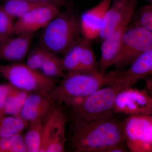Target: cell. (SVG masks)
I'll list each match as a JSON object with an SVG mask.
<instances>
[{
	"instance_id": "6da1fadb",
	"label": "cell",
	"mask_w": 152,
	"mask_h": 152,
	"mask_svg": "<svg viewBox=\"0 0 152 152\" xmlns=\"http://www.w3.org/2000/svg\"><path fill=\"white\" fill-rule=\"evenodd\" d=\"M113 111L94 119L73 123L71 141L75 152H126L122 121Z\"/></svg>"
},
{
	"instance_id": "7a4b0ae2",
	"label": "cell",
	"mask_w": 152,
	"mask_h": 152,
	"mask_svg": "<svg viewBox=\"0 0 152 152\" xmlns=\"http://www.w3.org/2000/svg\"><path fill=\"white\" fill-rule=\"evenodd\" d=\"M82 38L79 18L72 5L69 6L43 29L40 45L64 56Z\"/></svg>"
},
{
	"instance_id": "3957f363",
	"label": "cell",
	"mask_w": 152,
	"mask_h": 152,
	"mask_svg": "<svg viewBox=\"0 0 152 152\" xmlns=\"http://www.w3.org/2000/svg\"><path fill=\"white\" fill-rule=\"evenodd\" d=\"M104 74L67 73L48 94L54 102L72 107L104 86Z\"/></svg>"
},
{
	"instance_id": "277c9868",
	"label": "cell",
	"mask_w": 152,
	"mask_h": 152,
	"mask_svg": "<svg viewBox=\"0 0 152 152\" xmlns=\"http://www.w3.org/2000/svg\"><path fill=\"white\" fill-rule=\"evenodd\" d=\"M0 74L13 86L28 93L48 94L57 84L56 79L22 63H0Z\"/></svg>"
},
{
	"instance_id": "5b68a950",
	"label": "cell",
	"mask_w": 152,
	"mask_h": 152,
	"mask_svg": "<svg viewBox=\"0 0 152 152\" xmlns=\"http://www.w3.org/2000/svg\"><path fill=\"white\" fill-rule=\"evenodd\" d=\"M122 89L118 86L107 85L100 88L72 106L73 122L88 121L113 110L116 95Z\"/></svg>"
},
{
	"instance_id": "8992f818",
	"label": "cell",
	"mask_w": 152,
	"mask_h": 152,
	"mask_svg": "<svg viewBox=\"0 0 152 152\" xmlns=\"http://www.w3.org/2000/svg\"><path fill=\"white\" fill-rule=\"evenodd\" d=\"M151 50L152 32L130 23L124 34L119 53L112 66L123 69Z\"/></svg>"
},
{
	"instance_id": "52a82bcc",
	"label": "cell",
	"mask_w": 152,
	"mask_h": 152,
	"mask_svg": "<svg viewBox=\"0 0 152 152\" xmlns=\"http://www.w3.org/2000/svg\"><path fill=\"white\" fill-rule=\"evenodd\" d=\"M122 134L131 152H152V115L129 116L122 121Z\"/></svg>"
},
{
	"instance_id": "ba28073f",
	"label": "cell",
	"mask_w": 152,
	"mask_h": 152,
	"mask_svg": "<svg viewBox=\"0 0 152 152\" xmlns=\"http://www.w3.org/2000/svg\"><path fill=\"white\" fill-rule=\"evenodd\" d=\"M127 69H118L104 74V86L114 85L122 90L130 88L152 73V50L135 60Z\"/></svg>"
},
{
	"instance_id": "9c48e42d",
	"label": "cell",
	"mask_w": 152,
	"mask_h": 152,
	"mask_svg": "<svg viewBox=\"0 0 152 152\" xmlns=\"http://www.w3.org/2000/svg\"><path fill=\"white\" fill-rule=\"evenodd\" d=\"M43 123L41 152L64 151L66 117L61 108L55 107Z\"/></svg>"
},
{
	"instance_id": "30bf717a",
	"label": "cell",
	"mask_w": 152,
	"mask_h": 152,
	"mask_svg": "<svg viewBox=\"0 0 152 152\" xmlns=\"http://www.w3.org/2000/svg\"><path fill=\"white\" fill-rule=\"evenodd\" d=\"M113 110L127 115H152V98L146 90L130 88L118 93Z\"/></svg>"
},
{
	"instance_id": "8fae6325",
	"label": "cell",
	"mask_w": 152,
	"mask_h": 152,
	"mask_svg": "<svg viewBox=\"0 0 152 152\" xmlns=\"http://www.w3.org/2000/svg\"><path fill=\"white\" fill-rule=\"evenodd\" d=\"M61 8L55 5H46L28 12L15 22V35L35 34L43 29L61 12Z\"/></svg>"
},
{
	"instance_id": "7c38bea8",
	"label": "cell",
	"mask_w": 152,
	"mask_h": 152,
	"mask_svg": "<svg viewBox=\"0 0 152 152\" xmlns=\"http://www.w3.org/2000/svg\"><path fill=\"white\" fill-rule=\"evenodd\" d=\"M138 0H113L106 12L99 37L107 38L125 20L132 17Z\"/></svg>"
},
{
	"instance_id": "4fadbf2b",
	"label": "cell",
	"mask_w": 152,
	"mask_h": 152,
	"mask_svg": "<svg viewBox=\"0 0 152 152\" xmlns=\"http://www.w3.org/2000/svg\"><path fill=\"white\" fill-rule=\"evenodd\" d=\"M113 0H101L96 5L85 11L79 17L82 37L91 41L99 38L106 12Z\"/></svg>"
},
{
	"instance_id": "5bb4252c",
	"label": "cell",
	"mask_w": 152,
	"mask_h": 152,
	"mask_svg": "<svg viewBox=\"0 0 152 152\" xmlns=\"http://www.w3.org/2000/svg\"><path fill=\"white\" fill-rule=\"evenodd\" d=\"M34 34L19 35L6 38L0 45V61L21 63L31 50Z\"/></svg>"
},
{
	"instance_id": "9a60e30c",
	"label": "cell",
	"mask_w": 152,
	"mask_h": 152,
	"mask_svg": "<svg viewBox=\"0 0 152 152\" xmlns=\"http://www.w3.org/2000/svg\"><path fill=\"white\" fill-rule=\"evenodd\" d=\"M55 102L48 94L30 93L20 114L26 122L45 119L55 107Z\"/></svg>"
},
{
	"instance_id": "2e32d148",
	"label": "cell",
	"mask_w": 152,
	"mask_h": 152,
	"mask_svg": "<svg viewBox=\"0 0 152 152\" xmlns=\"http://www.w3.org/2000/svg\"><path fill=\"white\" fill-rule=\"evenodd\" d=\"M132 18L125 20L110 35L103 40L101 48L100 58L98 63L99 70L102 73H104L113 65L118 56L124 34L129 27Z\"/></svg>"
},
{
	"instance_id": "e0dca14e",
	"label": "cell",
	"mask_w": 152,
	"mask_h": 152,
	"mask_svg": "<svg viewBox=\"0 0 152 152\" xmlns=\"http://www.w3.org/2000/svg\"><path fill=\"white\" fill-rule=\"evenodd\" d=\"M38 71L48 77L56 80L63 77L66 74L63 67L62 58L48 50L40 61Z\"/></svg>"
},
{
	"instance_id": "ac0fdd59",
	"label": "cell",
	"mask_w": 152,
	"mask_h": 152,
	"mask_svg": "<svg viewBox=\"0 0 152 152\" xmlns=\"http://www.w3.org/2000/svg\"><path fill=\"white\" fill-rule=\"evenodd\" d=\"M30 93L11 85L6 99L5 115L19 116L26 99Z\"/></svg>"
},
{
	"instance_id": "d6986e66",
	"label": "cell",
	"mask_w": 152,
	"mask_h": 152,
	"mask_svg": "<svg viewBox=\"0 0 152 152\" xmlns=\"http://www.w3.org/2000/svg\"><path fill=\"white\" fill-rule=\"evenodd\" d=\"M43 121L38 119L29 123L24 138L27 152H41L42 142Z\"/></svg>"
},
{
	"instance_id": "ffe728a7",
	"label": "cell",
	"mask_w": 152,
	"mask_h": 152,
	"mask_svg": "<svg viewBox=\"0 0 152 152\" xmlns=\"http://www.w3.org/2000/svg\"><path fill=\"white\" fill-rule=\"evenodd\" d=\"M27 124L20 116L4 115L0 117V140L22 133Z\"/></svg>"
},
{
	"instance_id": "44dd1931",
	"label": "cell",
	"mask_w": 152,
	"mask_h": 152,
	"mask_svg": "<svg viewBox=\"0 0 152 152\" xmlns=\"http://www.w3.org/2000/svg\"><path fill=\"white\" fill-rule=\"evenodd\" d=\"M84 41V38H81L64 55L62 58L63 67L65 72L67 73L80 72Z\"/></svg>"
},
{
	"instance_id": "7402d4cb",
	"label": "cell",
	"mask_w": 152,
	"mask_h": 152,
	"mask_svg": "<svg viewBox=\"0 0 152 152\" xmlns=\"http://www.w3.org/2000/svg\"><path fill=\"white\" fill-rule=\"evenodd\" d=\"M46 5L48 4L24 0H8L1 8L14 19H18L36 8Z\"/></svg>"
},
{
	"instance_id": "603a6c76",
	"label": "cell",
	"mask_w": 152,
	"mask_h": 152,
	"mask_svg": "<svg viewBox=\"0 0 152 152\" xmlns=\"http://www.w3.org/2000/svg\"><path fill=\"white\" fill-rule=\"evenodd\" d=\"M90 41L84 39L82 50L80 72L96 73L99 72L98 62Z\"/></svg>"
},
{
	"instance_id": "cb8c5ba5",
	"label": "cell",
	"mask_w": 152,
	"mask_h": 152,
	"mask_svg": "<svg viewBox=\"0 0 152 152\" xmlns=\"http://www.w3.org/2000/svg\"><path fill=\"white\" fill-rule=\"evenodd\" d=\"M132 24L139 26L152 32V4L135 10L131 19ZM131 24V23H130Z\"/></svg>"
},
{
	"instance_id": "d4e9b609",
	"label": "cell",
	"mask_w": 152,
	"mask_h": 152,
	"mask_svg": "<svg viewBox=\"0 0 152 152\" xmlns=\"http://www.w3.org/2000/svg\"><path fill=\"white\" fill-rule=\"evenodd\" d=\"M0 149L2 152H27L21 133L0 140Z\"/></svg>"
},
{
	"instance_id": "484cf974",
	"label": "cell",
	"mask_w": 152,
	"mask_h": 152,
	"mask_svg": "<svg viewBox=\"0 0 152 152\" xmlns=\"http://www.w3.org/2000/svg\"><path fill=\"white\" fill-rule=\"evenodd\" d=\"M14 18L1 8H0V34L5 37L15 34Z\"/></svg>"
},
{
	"instance_id": "4316f807",
	"label": "cell",
	"mask_w": 152,
	"mask_h": 152,
	"mask_svg": "<svg viewBox=\"0 0 152 152\" xmlns=\"http://www.w3.org/2000/svg\"><path fill=\"white\" fill-rule=\"evenodd\" d=\"M10 87V84L0 85V117L5 115L6 99Z\"/></svg>"
},
{
	"instance_id": "83f0119b",
	"label": "cell",
	"mask_w": 152,
	"mask_h": 152,
	"mask_svg": "<svg viewBox=\"0 0 152 152\" xmlns=\"http://www.w3.org/2000/svg\"><path fill=\"white\" fill-rule=\"evenodd\" d=\"M8 1V0H5ZM30 1L37 2L45 3L48 4L55 5L61 7H67L72 5V3L69 0H24Z\"/></svg>"
},
{
	"instance_id": "f1b7e54d",
	"label": "cell",
	"mask_w": 152,
	"mask_h": 152,
	"mask_svg": "<svg viewBox=\"0 0 152 152\" xmlns=\"http://www.w3.org/2000/svg\"><path fill=\"white\" fill-rule=\"evenodd\" d=\"M6 38L5 37H3V36H2L0 34V45L1 43L2 42H3V41Z\"/></svg>"
},
{
	"instance_id": "f546056e",
	"label": "cell",
	"mask_w": 152,
	"mask_h": 152,
	"mask_svg": "<svg viewBox=\"0 0 152 152\" xmlns=\"http://www.w3.org/2000/svg\"><path fill=\"white\" fill-rule=\"evenodd\" d=\"M145 1H148L149 3H152V0H145Z\"/></svg>"
},
{
	"instance_id": "4dcf8cb0",
	"label": "cell",
	"mask_w": 152,
	"mask_h": 152,
	"mask_svg": "<svg viewBox=\"0 0 152 152\" xmlns=\"http://www.w3.org/2000/svg\"><path fill=\"white\" fill-rule=\"evenodd\" d=\"M0 152H2L1 150V149H0Z\"/></svg>"
}]
</instances>
